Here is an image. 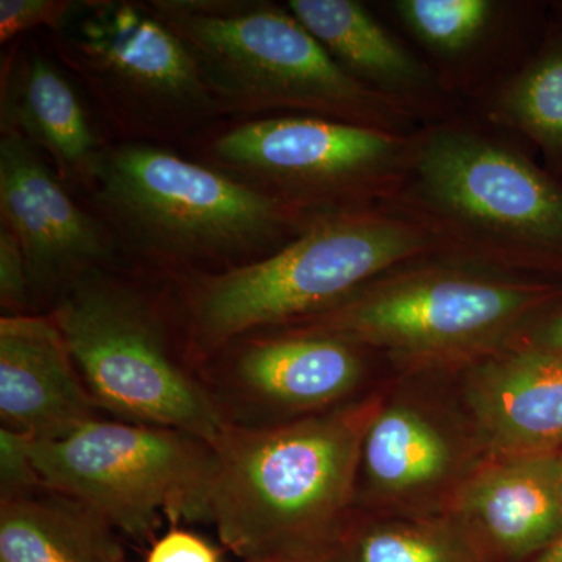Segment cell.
Returning <instances> with one entry per match:
<instances>
[{
	"mask_svg": "<svg viewBox=\"0 0 562 562\" xmlns=\"http://www.w3.org/2000/svg\"><path fill=\"white\" fill-rule=\"evenodd\" d=\"M295 562H344L341 546L336 547V549L327 550V552L317 553L314 554V557L305 558V560Z\"/></svg>",
	"mask_w": 562,
	"mask_h": 562,
	"instance_id": "29",
	"label": "cell"
},
{
	"mask_svg": "<svg viewBox=\"0 0 562 562\" xmlns=\"http://www.w3.org/2000/svg\"><path fill=\"white\" fill-rule=\"evenodd\" d=\"M532 151L469 110L424 125L391 203L436 228L454 257L562 284V180Z\"/></svg>",
	"mask_w": 562,
	"mask_h": 562,
	"instance_id": "1",
	"label": "cell"
},
{
	"mask_svg": "<svg viewBox=\"0 0 562 562\" xmlns=\"http://www.w3.org/2000/svg\"><path fill=\"white\" fill-rule=\"evenodd\" d=\"M92 176L105 210L139 241L171 257L283 247L321 217L157 147L132 144L99 155Z\"/></svg>",
	"mask_w": 562,
	"mask_h": 562,
	"instance_id": "7",
	"label": "cell"
},
{
	"mask_svg": "<svg viewBox=\"0 0 562 562\" xmlns=\"http://www.w3.org/2000/svg\"><path fill=\"white\" fill-rule=\"evenodd\" d=\"M341 552L344 562H482L460 536L428 524L364 528L342 539Z\"/></svg>",
	"mask_w": 562,
	"mask_h": 562,
	"instance_id": "22",
	"label": "cell"
},
{
	"mask_svg": "<svg viewBox=\"0 0 562 562\" xmlns=\"http://www.w3.org/2000/svg\"><path fill=\"white\" fill-rule=\"evenodd\" d=\"M76 9L72 2L60 0H2L0 2V41L13 38L32 29L57 27L69 20L70 11Z\"/></svg>",
	"mask_w": 562,
	"mask_h": 562,
	"instance_id": "25",
	"label": "cell"
},
{
	"mask_svg": "<svg viewBox=\"0 0 562 562\" xmlns=\"http://www.w3.org/2000/svg\"><path fill=\"white\" fill-rule=\"evenodd\" d=\"M151 13L191 52L213 94L246 111H291L412 135L422 125L366 90L288 7L271 2L158 0Z\"/></svg>",
	"mask_w": 562,
	"mask_h": 562,
	"instance_id": "5",
	"label": "cell"
},
{
	"mask_svg": "<svg viewBox=\"0 0 562 562\" xmlns=\"http://www.w3.org/2000/svg\"><path fill=\"white\" fill-rule=\"evenodd\" d=\"M2 132L47 151L66 173H91L98 140L79 95L46 58L29 55L10 70L2 101Z\"/></svg>",
	"mask_w": 562,
	"mask_h": 562,
	"instance_id": "19",
	"label": "cell"
},
{
	"mask_svg": "<svg viewBox=\"0 0 562 562\" xmlns=\"http://www.w3.org/2000/svg\"><path fill=\"white\" fill-rule=\"evenodd\" d=\"M550 14L562 22V0H549Z\"/></svg>",
	"mask_w": 562,
	"mask_h": 562,
	"instance_id": "30",
	"label": "cell"
},
{
	"mask_svg": "<svg viewBox=\"0 0 562 562\" xmlns=\"http://www.w3.org/2000/svg\"><path fill=\"white\" fill-rule=\"evenodd\" d=\"M558 472H560L561 486H562V450L557 452Z\"/></svg>",
	"mask_w": 562,
	"mask_h": 562,
	"instance_id": "31",
	"label": "cell"
},
{
	"mask_svg": "<svg viewBox=\"0 0 562 562\" xmlns=\"http://www.w3.org/2000/svg\"><path fill=\"white\" fill-rule=\"evenodd\" d=\"M361 462L376 490L403 494L441 482L453 452L441 430L408 406L373 414L364 432Z\"/></svg>",
	"mask_w": 562,
	"mask_h": 562,
	"instance_id": "21",
	"label": "cell"
},
{
	"mask_svg": "<svg viewBox=\"0 0 562 562\" xmlns=\"http://www.w3.org/2000/svg\"><path fill=\"white\" fill-rule=\"evenodd\" d=\"M372 7L468 110L522 68L550 20L549 0H384Z\"/></svg>",
	"mask_w": 562,
	"mask_h": 562,
	"instance_id": "11",
	"label": "cell"
},
{
	"mask_svg": "<svg viewBox=\"0 0 562 562\" xmlns=\"http://www.w3.org/2000/svg\"><path fill=\"white\" fill-rule=\"evenodd\" d=\"M31 452L43 487L139 546L157 541L165 520L211 525L214 450L198 436L101 417L58 441H32Z\"/></svg>",
	"mask_w": 562,
	"mask_h": 562,
	"instance_id": "8",
	"label": "cell"
},
{
	"mask_svg": "<svg viewBox=\"0 0 562 562\" xmlns=\"http://www.w3.org/2000/svg\"><path fill=\"white\" fill-rule=\"evenodd\" d=\"M514 344L562 355V303L528 325Z\"/></svg>",
	"mask_w": 562,
	"mask_h": 562,
	"instance_id": "27",
	"label": "cell"
},
{
	"mask_svg": "<svg viewBox=\"0 0 562 562\" xmlns=\"http://www.w3.org/2000/svg\"><path fill=\"white\" fill-rule=\"evenodd\" d=\"M102 412L52 317L0 319V422L35 442L58 441Z\"/></svg>",
	"mask_w": 562,
	"mask_h": 562,
	"instance_id": "15",
	"label": "cell"
},
{
	"mask_svg": "<svg viewBox=\"0 0 562 562\" xmlns=\"http://www.w3.org/2000/svg\"><path fill=\"white\" fill-rule=\"evenodd\" d=\"M33 290L27 261L16 236L0 227V303L9 316L29 314Z\"/></svg>",
	"mask_w": 562,
	"mask_h": 562,
	"instance_id": "24",
	"label": "cell"
},
{
	"mask_svg": "<svg viewBox=\"0 0 562 562\" xmlns=\"http://www.w3.org/2000/svg\"><path fill=\"white\" fill-rule=\"evenodd\" d=\"M0 213L24 251L33 294L57 299L113 255L101 225L63 190L35 147L11 132L0 140Z\"/></svg>",
	"mask_w": 562,
	"mask_h": 562,
	"instance_id": "13",
	"label": "cell"
},
{
	"mask_svg": "<svg viewBox=\"0 0 562 562\" xmlns=\"http://www.w3.org/2000/svg\"><path fill=\"white\" fill-rule=\"evenodd\" d=\"M146 562H222V550L195 532L172 527L151 543Z\"/></svg>",
	"mask_w": 562,
	"mask_h": 562,
	"instance_id": "26",
	"label": "cell"
},
{
	"mask_svg": "<svg viewBox=\"0 0 562 562\" xmlns=\"http://www.w3.org/2000/svg\"><path fill=\"white\" fill-rule=\"evenodd\" d=\"M469 111L522 139L562 180V22L550 14L541 43L522 68Z\"/></svg>",
	"mask_w": 562,
	"mask_h": 562,
	"instance_id": "20",
	"label": "cell"
},
{
	"mask_svg": "<svg viewBox=\"0 0 562 562\" xmlns=\"http://www.w3.org/2000/svg\"><path fill=\"white\" fill-rule=\"evenodd\" d=\"M414 133L286 114L233 128L214 151L294 209L327 216L394 201L412 165Z\"/></svg>",
	"mask_w": 562,
	"mask_h": 562,
	"instance_id": "9",
	"label": "cell"
},
{
	"mask_svg": "<svg viewBox=\"0 0 562 562\" xmlns=\"http://www.w3.org/2000/svg\"><path fill=\"white\" fill-rule=\"evenodd\" d=\"M122 536L90 506L40 487L0 501L2 562H131Z\"/></svg>",
	"mask_w": 562,
	"mask_h": 562,
	"instance_id": "18",
	"label": "cell"
},
{
	"mask_svg": "<svg viewBox=\"0 0 562 562\" xmlns=\"http://www.w3.org/2000/svg\"><path fill=\"white\" fill-rule=\"evenodd\" d=\"M458 512L502 557H538L562 536L557 453L501 458L464 484Z\"/></svg>",
	"mask_w": 562,
	"mask_h": 562,
	"instance_id": "17",
	"label": "cell"
},
{
	"mask_svg": "<svg viewBox=\"0 0 562 562\" xmlns=\"http://www.w3.org/2000/svg\"><path fill=\"white\" fill-rule=\"evenodd\" d=\"M50 317L102 413L210 443L227 430L188 350L138 288L88 272L55 299Z\"/></svg>",
	"mask_w": 562,
	"mask_h": 562,
	"instance_id": "6",
	"label": "cell"
},
{
	"mask_svg": "<svg viewBox=\"0 0 562 562\" xmlns=\"http://www.w3.org/2000/svg\"><path fill=\"white\" fill-rule=\"evenodd\" d=\"M0 562H2V561H0Z\"/></svg>",
	"mask_w": 562,
	"mask_h": 562,
	"instance_id": "32",
	"label": "cell"
},
{
	"mask_svg": "<svg viewBox=\"0 0 562 562\" xmlns=\"http://www.w3.org/2000/svg\"><path fill=\"white\" fill-rule=\"evenodd\" d=\"M32 439L0 428V501L43 487L31 452Z\"/></svg>",
	"mask_w": 562,
	"mask_h": 562,
	"instance_id": "23",
	"label": "cell"
},
{
	"mask_svg": "<svg viewBox=\"0 0 562 562\" xmlns=\"http://www.w3.org/2000/svg\"><path fill=\"white\" fill-rule=\"evenodd\" d=\"M427 255H452V247L394 203L317 217L268 257L194 281L184 303L190 360L199 368L243 336L327 312L394 266Z\"/></svg>",
	"mask_w": 562,
	"mask_h": 562,
	"instance_id": "3",
	"label": "cell"
},
{
	"mask_svg": "<svg viewBox=\"0 0 562 562\" xmlns=\"http://www.w3.org/2000/svg\"><path fill=\"white\" fill-rule=\"evenodd\" d=\"M347 406L266 428L228 425L211 443V525L241 562H295L341 546L364 432Z\"/></svg>",
	"mask_w": 562,
	"mask_h": 562,
	"instance_id": "2",
	"label": "cell"
},
{
	"mask_svg": "<svg viewBox=\"0 0 562 562\" xmlns=\"http://www.w3.org/2000/svg\"><path fill=\"white\" fill-rule=\"evenodd\" d=\"M276 330L243 336L198 368L231 427H273L331 412L364 376L366 347L322 333Z\"/></svg>",
	"mask_w": 562,
	"mask_h": 562,
	"instance_id": "10",
	"label": "cell"
},
{
	"mask_svg": "<svg viewBox=\"0 0 562 562\" xmlns=\"http://www.w3.org/2000/svg\"><path fill=\"white\" fill-rule=\"evenodd\" d=\"M286 7L347 76L412 113L422 127L468 111L372 5L358 0H290Z\"/></svg>",
	"mask_w": 562,
	"mask_h": 562,
	"instance_id": "14",
	"label": "cell"
},
{
	"mask_svg": "<svg viewBox=\"0 0 562 562\" xmlns=\"http://www.w3.org/2000/svg\"><path fill=\"white\" fill-rule=\"evenodd\" d=\"M532 562H562V536L552 546L547 547L543 552L539 553L538 557H535Z\"/></svg>",
	"mask_w": 562,
	"mask_h": 562,
	"instance_id": "28",
	"label": "cell"
},
{
	"mask_svg": "<svg viewBox=\"0 0 562 562\" xmlns=\"http://www.w3.org/2000/svg\"><path fill=\"white\" fill-rule=\"evenodd\" d=\"M562 303V284L454 255L394 266L327 312L281 328L322 333L412 364L476 361Z\"/></svg>",
	"mask_w": 562,
	"mask_h": 562,
	"instance_id": "4",
	"label": "cell"
},
{
	"mask_svg": "<svg viewBox=\"0 0 562 562\" xmlns=\"http://www.w3.org/2000/svg\"><path fill=\"white\" fill-rule=\"evenodd\" d=\"M70 41L106 88L138 111L183 116L213 105V92L191 52L150 10L131 3L94 5Z\"/></svg>",
	"mask_w": 562,
	"mask_h": 562,
	"instance_id": "12",
	"label": "cell"
},
{
	"mask_svg": "<svg viewBox=\"0 0 562 562\" xmlns=\"http://www.w3.org/2000/svg\"><path fill=\"white\" fill-rule=\"evenodd\" d=\"M465 401L498 457L562 450V355L506 346L473 361Z\"/></svg>",
	"mask_w": 562,
	"mask_h": 562,
	"instance_id": "16",
	"label": "cell"
}]
</instances>
